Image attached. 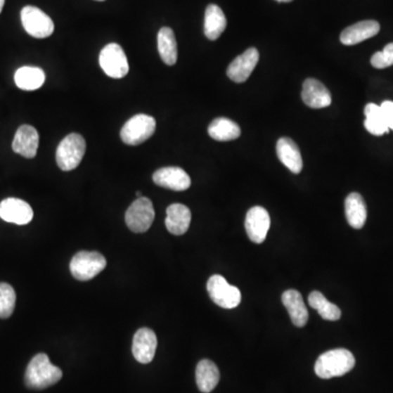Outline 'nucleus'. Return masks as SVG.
<instances>
[{
  "label": "nucleus",
  "instance_id": "obj_34",
  "mask_svg": "<svg viewBox=\"0 0 393 393\" xmlns=\"http://www.w3.org/2000/svg\"><path fill=\"white\" fill-rule=\"evenodd\" d=\"M136 195H137V198H141L142 193H140V191H137V193H136Z\"/></svg>",
  "mask_w": 393,
  "mask_h": 393
},
{
  "label": "nucleus",
  "instance_id": "obj_32",
  "mask_svg": "<svg viewBox=\"0 0 393 393\" xmlns=\"http://www.w3.org/2000/svg\"><path fill=\"white\" fill-rule=\"evenodd\" d=\"M4 6H5V0H0V13L3 11Z\"/></svg>",
  "mask_w": 393,
  "mask_h": 393
},
{
  "label": "nucleus",
  "instance_id": "obj_20",
  "mask_svg": "<svg viewBox=\"0 0 393 393\" xmlns=\"http://www.w3.org/2000/svg\"><path fill=\"white\" fill-rule=\"evenodd\" d=\"M282 303L288 309L292 323L298 328H303L308 321V310L304 303L303 296L296 290H288L282 295Z\"/></svg>",
  "mask_w": 393,
  "mask_h": 393
},
{
  "label": "nucleus",
  "instance_id": "obj_29",
  "mask_svg": "<svg viewBox=\"0 0 393 393\" xmlns=\"http://www.w3.org/2000/svg\"><path fill=\"white\" fill-rule=\"evenodd\" d=\"M15 290L8 283H0V318L7 319L13 315L15 307Z\"/></svg>",
  "mask_w": 393,
  "mask_h": 393
},
{
  "label": "nucleus",
  "instance_id": "obj_30",
  "mask_svg": "<svg viewBox=\"0 0 393 393\" xmlns=\"http://www.w3.org/2000/svg\"><path fill=\"white\" fill-rule=\"evenodd\" d=\"M371 66L385 69L393 66V43L385 46L384 51H377L371 59Z\"/></svg>",
  "mask_w": 393,
  "mask_h": 393
},
{
  "label": "nucleus",
  "instance_id": "obj_18",
  "mask_svg": "<svg viewBox=\"0 0 393 393\" xmlns=\"http://www.w3.org/2000/svg\"><path fill=\"white\" fill-rule=\"evenodd\" d=\"M276 154L292 173L299 174L303 169V159L297 144L291 138H281L276 143Z\"/></svg>",
  "mask_w": 393,
  "mask_h": 393
},
{
  "label": "nucleus",
  "instance_id": "obj_6",
  "mask_svg": "<svg viewBox=\"0 0 393 393\" xmlns=\"http://www.w3.org/2000/svg\"><path fill=\"white\" fill-rule=\"evenodd\" d=\"M157 122L152 116L139 114L126 122L120 130V138L129 146H139L153 136Z\"/></svg>",
  "mask_w": 393,
  "mask_h": 393
},
{
  "label": "nucleus",
  "instance_id": "obj_26",
  "mask_svg": "<svg viewBox=\"0 0 393 393\" xmlns=\"http://www.w3.org/2000/svg\"><path fill=\"white\" fill-rule=\"evenodd\" d=\"M157 49L162 60L169 66H173L177 61V43L175 34L171 27H162L157 35Z\"/></svg>",
  "mask_w": 393,
  "mask_h": 393
},
{
  "label": "nucleus",
  "instance_id": "obj_31",
  "mask_svg": "<svg viewBox=\"0 0 393 393\" xmlns=\"http://www.w3.org/2000/svg\"><path fill=\"white\" fill-rule=\"evenodd\" d=\"M381 110L384 112L385 120L389 130H393V102L392 101H385L381 104Z\"/></svg>",
  "mask_w": 393,
  "mask_h": 393
},
{
  "label": "nucleus",
  "instance_id": "obj_4",
  "mask_svg": "<svg viewBox=\"0 0 393 393\" xmlns=\"http://www.w3.org/2000/svg\"><path fill=\"white\" fill-rule=\"evenodd\" d=\"M105 268V257L98 252H79L70 262L71 274L79 281H90Z\"/></svg>",
  "mask_w": 393,
  "mask_h": 393
},
{
  "label": "nucleus",
  "instance_id": "obj_12",
  "mask_svg": "<svg viewBox=\"0 0 393 393\" xmlns=\"http://www.w3.org/2000/svg\"><path fill=\"white\" fill-rule=\"evenodd\" d=\"M157 337L153 330L141 328L138 330L132 342V354L141 364H149L157 352Z\"/></svg>",
  "mask_w": 393,
  "mask_h": 393
},
{
  "label": "nucleus",
  "instance_id": "obj_23",
  "mask_svg": "<svg viewBox=\"0 0 393 393\" xmlns=\"http://www.w3.org/2000/svg\"><path fill=\"white\" fill-rule=\"evenodd\" d=\"M227 21L224 13L219 6L209 5L205 9V34L210 41H215L226 29Z\"/></svg>",
  "mask_w": 393,
  "mask_h": 393
},
{
  "label": "nucleus",
  "instance_id": "obj_25",
  "mask_svg": "<svg viewBox=\"0 0 393 393\" xmlns=\"http://www.w3.org/2000/svg\"><path fill=\"white\" fill-rule=\"evenodd\" d=\"M208 134L217 141H232L240 137V128L228 118H215L209 126Z\"/></svg>",
  "mask_w": 393,
  "mask_h": 393
},
{
  "label": "nucleus",
  "instance_id": "obj_2",
  "mask_svg": "<svg viewBox=\"0 0 393 393\" xmlns=\"http://www.w3.org/2000/svg\"><path fill=\"white\" fill-rule=\"evenodd\" d=\"M354 366L355 357L349 349H335L318 357L315 373L319 378L331 379L347 374Z\"/></svg>",
  "mask_w": 393,
  "mask_h": 393
},
{
  "label": "nucleus",
  "instance_id": "obj_21",
  "mask_svg": "<svg viewBox=\"0 0 393 393\" xmlns=\"http://www.w3.org/2000/svg\"><path fill=\"white\" fill-rule=\"evenodd\" d=\"M345 217L349 226L361 230L367 220V207L359 193H352L345 199Z\"/></svg>",
  "mask_w": 393,
  "mask_h": 393
},
{
  "label": "nucleus",
  "instance_id": "obj_22",
  "mask_svg": "<svg viewBox=\"0 0 393 393\" xmlns=\"http://www.w3.org/2000/svg\"><path fill=\"white\" fill-rule=\"evenodd\" d=\"M195 381L199 390L203 393H210L218 386L220 381V371L210 359L199 361L195 368Z\"/></svg>",
  "mask_w": 393,
  "mask_h": 393
},
{
  "label": "nucleus",
  "instance_id": "obj_35",
  "mask_svg": "<svg viewBox=\"0 0 393 393\" xmlns=\"http://www.w3.org/2000/svg\"><path fill=\"white\" fill-rule=\"evenodd\" d=\"M96 1H104V0H96Z\"/></svg>",
  "mask_w": 393,
  "mask_h": 393
},
{
  "label": "nucleus",
  "instance_id": "obj_28",
  "mask_svg": "<svg viewBox=\"0 0 393 393\" xmlns=\"http://www.w3.org/2000/svg\"><path fill=\"white\" fill-rule=\"evenodd\" d=\"M308 303L310 307L317 310L323 319L337 321L341 318V309L335 304L330 303L325 295L320 292H311L308 297Z\"/></svg>",
  "mask_w": 393,
  "mask_h": 393
},
{
  "label": "nucleus",
  "instance_id": "obj_15",
  "mask_svg": "<svg viewBox=\"0 0 393 393\" xmlns=\"http://www.w3.org/2000/svg\"><path fill=\"white\" fill-rule=\"evenodd\" d=\"M302 98L306 105L310 108H325L333 102L330 91L316 79H306L302 90Z\"/></svg>",
  "mask_w": 393,
  "mask_h": 393
},
{
  "label": "nucleus",
  "instance_id": "obj_14",
  "mask_svg": "<svg viewBox=\"0 0 393 393\" xmlns=\"http://www.w3.org/2000/svg\"><path fill=\"white\" fill-rule=\"evenodd\" d=\"M153 181L160 187L174 191H187L191 185V179L188 174L181 167H176L157 169L153 174Z\"/></svg>",
  "mask_w": 393,
  "mask_h": 393
},
{
  "label": "nucleus",
  "instance_id": "obj_5",
  "mask_svg": "<svg viewBox=\"0 0 393 393\" xmlns=\"http://www.w3.org/2000/svg\"><path fill=\"white\" fill-rule=\"evenodd\" d=\"M207 290L213 303L225 309L236 308L242 302L240 290L236 286L231 285L226 278L220 274H214L209 278Z\"/></svg>",
  "mask_w": 393,
  "mask_h": 393
},
{
  "label": "nucleus",
  "instance_id": "obj_19",
  "mask_svg": "<svg viewBox=\"0 0 393 393\" xmlns=\"http://www.w3.org/2000/svg\"><path fill=\"white\" fill-rule=\"evenodd\" d=\"M191 222V212L188 207L181 203H174L167 210L165 225L169 233L173 235L185 234L188 231Z\"/></svg>",
  "mask_w": 393,
  "mask_h": 393
},
{
  "label": "nucleus",
  "instance_id": "obj_16",
  "mask_svg": "<svg viewBox=\"0 0 393 393\" xmlns=\"http://www.w3.org/2000/svg\"><path fill=\"white\" fill-rule=\"evenodd\" d=\"M39 143V136L37 130L32 126L23 125L15 132L13 150L21 157L33 159L37 157Z\"/></svg>",
  "mask_w": 393,
  "mask_h": 393
},
{
  "label": "nucleus",
  "instance_id": "obj_33",
  "mask_svg": "<svg viewBox=\"0 0 393 393\" xmlns=\"http://www.w3.org/2000/svg\"><path fill=\"white\" fill-rule=\"evenodd\" d=\"M276 1H280V3H291L293 0H276Z\"/></svg>",
  "mask_w": 393,
  "mask_h": 393
},
{
  "label": "nucleus",
  "instance_id": "obj_10",
  "mask_svg": "<svg viewBox=\"0 0 393 393\" xmlns=\"http://www.w3.org/2000/svg\"><path fill=\"white\" fill-rule=\"evenodd\" d=\"M270 224V215L262 207H254L247 212L245 227L250 240L255 244H262L266 240Z\"/></svg>",
  "mask_w": 393,
  "mask_h": 393
},
{
  "label": "nucleus",
  "instance_id": "obj_13",
  "mask_svg": "<svg viewBox=\"0 0 393 393\" xmlns=\"http://www.w3.org/2000/svg\"><path fill=\"white\" fill-rule=\"evenodd\" d=\"M0 218L13 224H29L33 219V210L21 199L7 198L0 202Z\"/></svg>",
  "mask_w": 393,
  "mask_h": 393
},
{
  "label": "nucleus",
  "instance_id": "obj_27",
  "mask_svg": "<svg viewBox=\"0 0 393 393\" xmlns=\"http://www.w3.org/2000/svg\"><path fill=\"white\" fill-rule=\"evenodd\" d=\"M364 114L366 116L364 126L369 134H374V136H382V134H388L389 128L385 120L381 106L376 105L374 103H369L365 106Z\"/></svg>",
  "mask_w": 393,
  "mask_h": 393
},
{
  "label": "nucleus",
  "instance_id": "obj_17",
  "mask_svg": "<svg viewBox=\"0 0 393 393\" xmlns=\"http://www.w3.org/2000/svg\"><path fill=\"white\" fill-rule=\"evenodd\" d=\"M380 31V25L375 20H365L355 25H349L340 35L341 43L347 46L364 42L366 39L374 37Z\"/></svg>",
  "mask_w": 393,
  "mask_h": 393
},
{
  "label": "nucleus",
  "instance_id": "obj_3",
  "mask_svg": "<svg viewBox=\"0 0 393 393\" xmlns=\"http://www.w3.org/2000/svg\"><path fill=\"white\" fill-rule=\"evenodd\" d=\"M86 150V140L81 134H68L57 148L56 161L59 169L65 172L77 169L84 159Z\"/></svg>",
  "mask_w": 393,
  "mask_h": 393
},
{
  "label": "nucleus",
  "instance_id": "obj_24",
  "mask_svg": "<svg viewBox=\"0 0 393 393\" xmlns=\"http://www.w3.org/2000/svg\"><path fill=\"white\" fill-rule=\"evenodd\" d=\"M15 82L21 90H37L44 84L45 72L37 67H21L15 74Z\"/></svg>",
  "mask_w": 393,
  "mask_h": 393
},
{
  "label": "nucleus",
  "instance_id": "obj_1",
  "mask_svg": "<svg viewBox=\"0 0 393 393\" xmlns=\"http://www.w3.org/2000/svg\"><path fill=\"white\" fill-rule=\"evenodd\" d=\"M63 378L60 368L51 364L49 356L44 353L35 355L25 371V381L27 388L43 390L54 386Z\"/></svg>",
  "mask_w": 393,
  "mask_h": 393
},
{
  "label": "nucleus",
  "instance_id": "obj_8",
  "mask_svg": "<svg viewBox=\"0 0 393 393\" xmlns=\"http://www.w3.org/2000/svg\"><path fill=\"white\" fill-rule=\"evenodd\" d=\"M153 203L146 197L137 198L128 208L125 220L128 228L134 233L147 232L154 221Z\"/></svg>",
  "mask_w": 393,
  "mask_h": 393
},
{
  "label": "nucleus",
  "instance_id": "obj_7",
  "mask_svg": "<svg viewBox=\"0 0 393 393\" xmlns=\"http://www.w3.org/2000/svg\"><path fill=\"white\" fill-rule=\"evenodd\" d=\"M21 21L27 34L35 39H46L54 33L53 20L34 6H27L21 10Z\"/></svg>",
  "mask_w": 393,
  "mask_h": 393
},
{
  "label": "nucleus",
  "instance_id": "obj_11",
  "mask_svg": "<svg viewBox=\"0 0 393 393\" xmlns=\"http://www.w3.org/2000/svg\"><path fill=\"white\" fill-rule=\"evenodd\" d=\"M258 61H259V51L255 47L248 49L231 63L226 70L227 76L236 84H243L248 80L252 71L256 68Z\"/></svg>",
  "mask_w": 393,
  "mask_h": 393
},
{
  "label": "nucleus",
  "instance_id": "obj_9",
  "mask_svg": "<svg viewBox=\"0 0 393 393\" xmlns=\"http://www.w3.org/2000/svg\"><path fill=\"white\" fill-rule=\"evenodd\" d=\"M100 65L103 71L110 78H124L129 71L125 51L116 43H110L101 51Z\"/></svg>",
  "mask_w": 393,
  "mask_h": 393
}]
</instances>
